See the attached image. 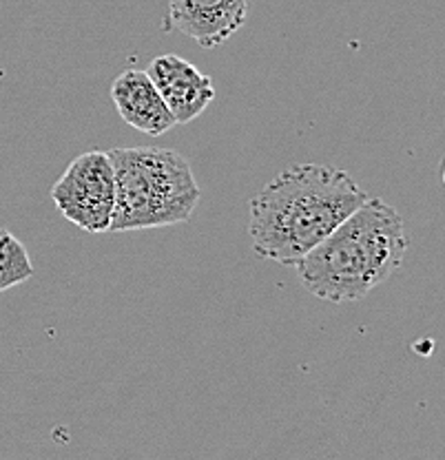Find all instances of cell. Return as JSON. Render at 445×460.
<instances>
[{
	"label": "cell",
	"mask_w": 445,
	"mask_h": 460,
	"mask_svg": "<svg viewBox=\"0 0 445 460\" xmlns=\"http://www.w3.org/2000/svg\"><path fill=\"white\" fill-rule=\"evenodd\" d=\"M368 198L346 171L317 162L290 166L251 199L253 252L295 268Z\"/></svg>",
	"instance_id": "cell-1"
},
{
	"label": "cell",
	"mask_w": 445,
	"mask_h": 460,
	"mask_svg": "<svg viewBox=\"0 0 445 460\" xmlns=\"http://www.w3.org/2000/svg\"><path fill=\"white\" fill-rule=\"evenodd\" d=\"M405 251L408 234L399 210L384 199L368 198L295 268L310 295L348 304L370 295L399 270Z\"/></svg>",
	"instance_id": "cell-2"
},
{
	"label": "cell",
	"mask_w": 445,
	"mask_h": 460,
	"mask_svg": "<svg viewBox=\"0 0 445 460\" xmlns=\"http://www.w3.org/2000/svg\"><path fill=\"white\" fill-rule=\"evenodd\" d=\"M116 177V206L109 233L151 230L189 222L200 186L189 160L160 146L109 151Z\"/></svg>",
	"instance_id": "cell-3"
},
{
	"label": "cell",
	"mask_w": 445,
	"mask_h": 460,
	"mask_svg": "<svg viewBox=\"0 0 445 460\" xmlns=\"http://www.w3.org/2000/svg\"><path fill=\"white\" fill-rule=\"evenodd\" d=\"M62 217L87 233H107L116 206V177L107 151L76 157L51 189Z\"/></svg>",
	"instance_id": "cell-4"
},
{
	"label": "cell",
	"mask_w": 445,
	"mask_h": 460,
	"mask_svg": "<svg viewBox=\"0 0 445 460\" xmlns=\"http://www.w3.org/2000/svg\"><path fill=\"white\" fill-rule=\"evenodd\" d=\"M251 0H169L165 31H180L204 49L224 45L244 27Z\"/></svg>",
	"instance_id": "cell-5"
},
{
	"label": "cell",
	"mask_w": 445,
	"mask_h": 460,
	"mask_svg": "<svg viewBox=\"0 0 445 460\" xmlns=\"http://www.w3.org/2000/svg\"><path fill=\"white\" fill-rule=\"evenodd\" d=\"M145 71L169 107L175 124L193 122L215 100L213 80L184 58L175 54L156 56Z\"/></svg>",
	"instance_id": "cell-6"
},
{
	"label": "cell",
	"mask_w": 445,
	"mask_h": 460,
	"mask_svg": "<svg viewBox=\"0 0 445 460\" xmlns=\"http://www.w3.org/2000/svg\"><path fill=\"white\" fill-rule=\"evenodd\" d=\"M111 100L120 118L145 136L160 137L175 127L174 115L147 71L124 69L111 83Z\"/></svg>",
	"instance_id": "cell-7"
},
{
	"label": "cell",
	"mask_w": 445,
	"mask_h": 460,
	"mask_svg": "<svg viewBox=\"0 0 445 460\" xmlns=\"http://www.w3.org/2000/svg\"><path fill=\"white\" fill-rule=\"evenodd\" d=\"M33 275L36 268L25 243L7 228H0V292L25 284Z\"/></svg>",
	"instance_id": "cell-8"
}]
</instances>
